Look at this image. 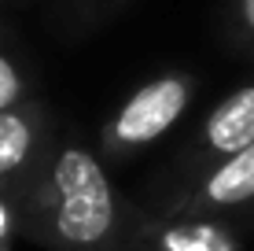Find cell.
<instances>
[{"label":"cell","instance_id":"5","mask_svg":"<svg viewBox=\"0 0 254 251\" xmlns=\"http://www.w3.org/2000/svg\"><path fill=\"white\" fill-rule=\"evenodd\" d=\"M56 115L45 100L0 111V196H19L56 141Z\"/></svg>","mask_w":254,"mask_h":251},{"label":"cell","instance_id":"7","mask_svg":"<svg viewBox=\"0 0 254 251\" xmlns=\"http://www.w3.org/2000/svg\"><path fill=\"white\" fill-rule=\"evenodd\" d=\"M41 100L37 92V74H33L30 59L22 56V48L0 26V111L19 107V103Z\"/></svg>","mask_w":254,"mask_h":251},{"label":"cell","instance_id":"10","mask_svg":"<svg viewBox=\"0 0 254 251\" xmlns=\"http://www.w3.org/2000/svg\"><path fill=\"white\" fill-rule=\"evenodd\" d=\"M19 240V214H15V200L0 196V251H11Z\"/></svg>","mask_w":254,"mask_h":251},{"label":"cell","instance_id":"3","mask_svg":"<svg viewBox=\"0 0 254 251\" xmlns=\"http://www.w3.org/2000/svg\"><path fill=\"white\" fill-rule=\"evenodd\" d=\"M155 207L173 211V214H206V218L251 211L254 207V144L188 174Z\"/></svg>","mask_w":254,"mask_h":251},{"label":"cell","instance_id":"6","mask_svg":"<svg viewBox=\"0 0 254 251\" xmlns=\"http://www.w3.org/2000/svg\"><path fill=\"white\" fill-rule=\"evenodd\" d=\"M251 144H254V82L225 92L206 111V118L199 122L195 137H191V144L181 155V174L188 177L195 170L210 167V163L251 148Z\"/></svg>","mask_w":254,"mask_h":251},{"label":"cell","instance_id":"1","mask_svg":"<svg viewBox=\"0 0 254 251\" xmlns=\"http://www.w3.org/2000/svg\"><path fill=\"white\" fill-rule=\"evenodd\" d=\"M15 214L19 237L41 251H129L136 203L111 181L100 152L59 129L15 196Z\"/></svg>","mask_w":254,"mask_h":251},{"label":"cell","instance_id":"4","mask_svg":"<svg viewBox=\"0 0 254 251\" xmlns=\"http://www.w3.org/2000/svg\"><path fill=\"white\" fill-rule=\"evenodd\" d=\"M129 251H243V240L229 226V218L173 214L136 203Z\"/></svg>","mask_w":254,"mask_h":251},{"label":"cell","instance_id":"2","mask_svg":"<svg viewBox=\"0 0 254 251\" xmlns=\"http://www.w3.org/2000/svg\"><path fill=\"white\" fill-rule=\"evenodd\" d=\"M195 74L188 71H162L147 82H140L126 100L100 122L96 144L103 163H126L136 152L162 141L173 126L185 118V111L195 100Z\"/></svg>","mask_w":254,"mask_h":251},{"label":"cell","instance_id":"8","mask_svg":"<svg viewBox=\"0 0 254 251\" xmlns=\"http://www.w3.org/2000/svg\"><path fill=\"white\" fill-rule=\"evenodd\" d=\"M225 26L232 45L243 52H254V0H229L225 4Z\"/></svg>","mask_w":254,"mask_h":251},{"label":"cell","instance_id":"9","mask_svg":"<svg viewBox=\"0 0 254 251\" xmlns=\"http://www.w3.org/2000/svg\"><path fill=\"white\" fill-rule=\"evenodd\" d=\"M122 4H126V0H63V15H66L70 26L85 30V26H96L100 19L115 15Z\"/></svg>","mask_w":254,"mask_h":251}]
</instances>
